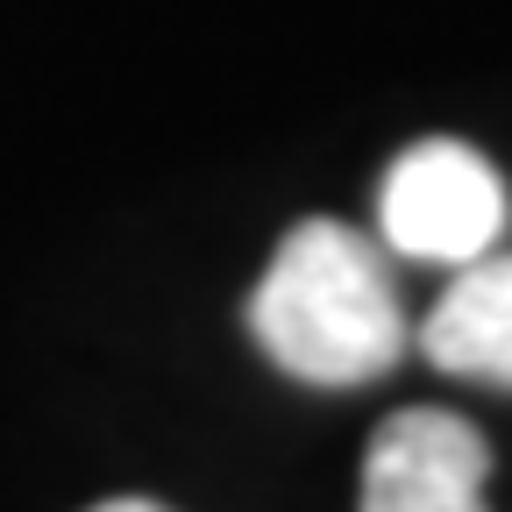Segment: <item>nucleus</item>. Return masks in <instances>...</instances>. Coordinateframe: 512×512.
<instances>
[{
  "mask_svg": "<svg viewBox=\"0 0 512 512\" xmlns=\"http://www.w3.org/2000/svg\"><path fill=\"white\" fill-rule=\"evenodd\" d=\"M249 335L285 377L349 392L406 356V306L384 249L349 221H299L249 292Z\"/></svg>",
  "mask_w": 512,
  "mask_h": 512,
  "instance_id": "1",
  "label": "nucleus"
},
{
  "mask_svg": "<svg viewBox=\"0 0 512 512\" xmlns=\"http://www.w3.org/2000/svg\"><path fill=\"white\" fill-rule=\"evenodd\" d=\"M512 221L505 178L456 136H427L392 157L377 185V235L384 249L413 256V264H470V256L498 249Z\"/></svg>",
  "mask_w": 512,
  "mask_h": 512,
  "instance_id": "2",
  "label": "nucleus"
},
{
  "mask_svg": "<svg viewBox=\"0 0 512 512\" xmlns=\"http://www.w3.org/2000/svg\"><path fill=\"white\" fill-rule=\"evenodd\" d=\"M491 441L441 406L392 413L363 448L356 512H491Z\"/></svg>",
  "mask_w": 512,
  "mask_h": 512,
  "instance_id": "3",
  "label": "nucleus"
},
{
  "mask_svg": "<svg viewBox=\"0 0 512 512\" xmlns=\"http://www.w3.org/2000/svg\"><path fill=\"white\" fill-rule=\"evenodd\" d=\"M420 356L441 377L512 392V249H484L456 264L448 292L420 320Z\"/></svg>",
  "mask_w": 512,
  "mask_h": 512,
  "instance_id": "4",
  "label": "nucleus"
},
{
  "mask_svg": "<svg viewBox=\"0 0 512 512\" xmlns=\"http://www.w3.org/2000/svg\"><path fill=\"white\" fill-rule=\"evenodd\" d=\"M93 512H164V505H150V498H107V505H93Z\"/></svg>",
  "mask_w": 512,
  "mask_h": 512,
  "instance_id": "5",
  "label": "nucleus"
}]
</instances>
